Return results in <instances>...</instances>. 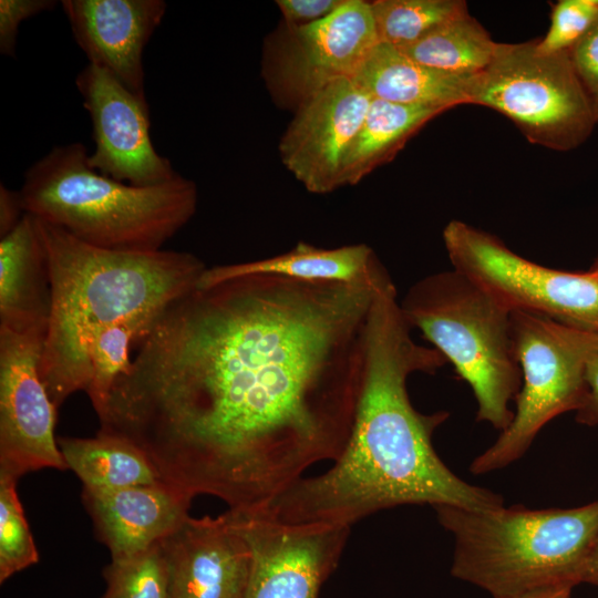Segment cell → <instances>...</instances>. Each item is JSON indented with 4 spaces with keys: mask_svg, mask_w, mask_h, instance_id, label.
Masks as SVG:
<instances>
[{
    "mask_svg": "<svg viewBox=\"0 0 598 598\" xmlns=\"http://www.w3.org/2000/svg\"><path fill=\"white\" fill-rule=\"evenodd\" d=\"M377 282L249 275L172 302L136 342L99 432L163 481L258 512L339 457L362 391Z\"/></svg>",
    "mask_w": 598,
    "mask_h": 598,
    "instance_id": "obj_1",
    "label": "cell"
},
{
    "mask_svg": "<svg viewBox=\"0 0 598 598\" xmlns=\"http://www.w3.org/2000/svg\"><path fill=\"white\" fill-rule=\"evenodd\" d=\"M411 332L390 280L372 305L363 385L344 448L328 471L301 477L261 513L288 524L351 526L400 505L475 511L505 505L501 494L465 482L437 455L432 437L450 413L419 412L408 379L416 372L433 374L446 360L416 343Z\"/></svg>",
    "mask_w": 598,
    "mask_h": 598,
    "instance_id": "obj_2",
    "label": "cell"
},
{
    "mask_svg": "<svg viewBox=\"0 0 598 598\" xmlns=\"http://www.w3.org/2000/svg\"><path fill=\"white\" fill-rule=\"evenodd\" d=\"M34 218L51 281L39 371L58 410L71 394L87 390L89 349L100 331L136 315L163 311L196 289L207 267L188 251L97 248Z\"/></svg>",
    "mask_w": 598,
    "mask_h": 598,
    "instance_id": "obj_3",
    "label": "cell"
},
{
    "mask_svg": "<svg viewBox=\"0 0 598 598\" xmlns=\"http://www.w3.org/2000/svg\"><path fill=\"white\" fill-rule=\"evenodd\" d=\"M79 143L54 146L24 173L23 208L91 246L162 250L195 215L196 184L178 174L164 184L135 186L101 174Z\"/></svg>",
    "mask_w": 598,
    "mask_h": 598,
    "instance_id": "obj_4",
    "label": "cell"
},
{
    "mask_svg": "<svg viewBox=\"0 0 598 598\" xmlns=\"http://www.w3.org/2000/svg\"><path fill=\"white\" fill-rule=\"evenodd\" d=\"M434 509L454 538L451 575L493 598L579 585L581 565L598 539V499L571 508Z\"/></svg>",
    "mask_w": 598,
    "mask_h": 598,
    "instance_id": "obj_5",
    "label": "cell"
},
{
    "mask_svg": "<svg viewBox=\"0 0 598 598\" xmlns=\"http://www.w3.org/2000/svg\"><path fill=\"white\" fill-rule=\"evenodd\" d=\"M400 307L412 330L417 329L470 385L476 421L504 431L522 385L511 312L454 269L417 280Z\"/></svg>",
    "mask_w": 598,
    "mask_h": 598,
    "instance_id": "obj_6",
    "label": "cell"
},
{
    "mask_svg": "<svg viewBox=\"0 0 598 598\" xmlns=\"http://www.w3.org/2000/svg\"><path fill=\"white\" fill-rule=\"evenodd\" d=\"M471 104L501 113L529 143L555 152L579 147L597 125L569 51L544 53L537 39L499 42L474 79Z\"/></svg>",
    "mask_w": 598,
    "mask_h": 598,
    "instance_id": "obj_7",
    "label": "cell"
},
{
    "mask_svg": "<svg viewBox=\"0 0 598 598\" xmlns=\"http://www.w3.org/2000/svg\"><path fill=\"white\" fill-rule=\"evenodd\" d=\"M511 324L522 385L511 424L472 461L475 475L523 457L542 429L564 413L577 412L586 394V362L598 333L526 312L511 313Z\"/></svg>",
    "mask_w": 598,
    "mask_h": 598,
    "instance_id": "obj_8",
    "label": "cell"
},
{
    "mask_svg": "<svg viewBox=\"0 0 598 598\" xmlns=\"http://www.w3.org/2000/svg\"><path fill=\"white\" fill-rule=\"evenodd\" d=\"M453 269L511 313L526 312L598 333V274L553 269L511 250L496 236L453 219L443 229Z\"/></svg>",
    "mask_w": 598,
    "mask_h": 598,
    "instance_id": "obj_9",
    "label": "cell"
},
{
    "mask_svg": "<svg viewBox=\"0 0 598 598\" xmlns=\"http://www.w3.org/2000/svg\"><path fill=\"white\" fill-rule=\"evenodd\" d=\"M378 43L370 2L346 0L315 23H282L266 41L262 74L276 100L297 109L329 84L354 79Z\"/></svg>",
    "mask_w": 598,
    "mask_h": 598,
    "instance_id": "obj_10",
    "label": "cell"
},
{
    "mask_svg": "<svg viewBox=\"0 0 598 598\" xmlns=\"http://www.w3.org/2000/svg\"><path fill=\"white\" fill-rule=\"evenodd\" d=\"M231 512L250 553L245 598H318L339 563L350 526L288 524L261 512Z\"/></svg>",
    "mask_w": 598,
    "mask_h": 598,
    "instance_id": "obj_11",
    "label": "cell"
},
{
    "mask_svg": "<svg viewBox=\"0 0 598 598\" xmlns=\"http://www.w3.org/2000/svg\"><path fill=\"white\" fill-rule=\"evenodd\" d=\"M44 339L0 328V474L17 481L68 468L54 436L58 410L39 371Z\"/></svg>",
    "mask_w": 598,
    "mask_h": 598,
    "instance_id": "obj_12",
    "label": "cell"
},
{
    "mask_svg": "<svg viewBox=\"0 0 598 598\" xmlns=\"http://www.w3.org/2000/svg\"><path fill=\"white\" fill-rule=\"evenodd\" d=\"M75 86L92 124V168L135 186L164 184L178 175L152 142L146 97L90 63L76 75Z\"/></svg>",
    "mask_w": 598,
    "mask_h": 598,
    "instance_id": "obj_13",
    "label": "cell"
},
{
    "mask_svg": "<svg viewBox=\"0 0 598 598\" xmlns=\"http://www.w3.org/2000/svg\"><path fill=\"white\" fill-rule=\"evenodd\" d=\"M352 78L336 81L296 109L279 143L283 165L313 194L341 187L343 165L371 104Z\"/></svg>",
    "mask_w": 598,
    "mask_h": 598,
    "instance_id": "obj_14",
    "label": "cell"
},
{
    "mask_svg": "<svg viewBox=\"0 0 598 598\" xmlns=\"http://www.w3.org/2000/svg\"><path fill=\"white\" fill-rule=\"evenodd\" d=\"M159 543L169 598H245L250 553L231 511L188 516Z\"/></svg>",
    "mask_w": 598,
    "mask_h": 598,
    "instance_id": "obj_15",
    "label": "cell"
},
{
    "mask_svg": "<svg viewBox=\"0 0 598 598\" xmlns=\"http://www.w3.org/2000/svg\"><path fill=\"white\" fill-rule=\"evenodd\" d=\"M74 41L96 65L145 95L143 52L162 23L164 0H63Z\"/></svg>",
    "mask_w": 598,
    "mask_h": 598,
    "instance_id": "obj_16",
    "label": "cell"
},
{
    "mask_svg": "<svg viewBox=\"0 0 598 598\" xmlns=\"http://www.w3.org/2000/svg\"><path fill=\"white\" fill-rule=\"evenodd\" d=\"M83 502L112 560L137 555L173 533L193 496L165 481L115 489L83 488Z\"/></svg>",
    "mask_w": 598,
    "mask_h": 598,
    "instance_id": "obj_17",
    "label": "cell"
},
{
    "mask_svg": "<svg viewBox=\"0 0 598 598\" xmlns=\"http://www.w3.org/2000/svg\"><path fill=\"white\" fill-rule=\"evenodd\" d=\"M51 281L35 218L24 214L0 238V328L19 334H47Z\"/></svg>",
    "mask_w": 598,
    "mask_h": 598,
    "instance_id": "obj_18",
    "label": "cell"
},
{
    "mask_svg": "<svg viewBox=\"0 0 598 598\" xmlns=\"http://www.w3.org/2000/svg\"><path fill=\"white\" fill-rule=\"evenodd\" d=\"M249 275H272L309 282L353 283L377 282L389 272L365 244L319 248L300 241L289 251L269 258L207 267L197 288Z\"/></svg>",
    "mask_w": 598,
    "mask_h": 598,
    "instance_id": "obj_19",
    "label": "cell"
},
{
    "mask_svg": "<svg viewBox=\"0 0 598 598\" xmlns=\"http://www.w3.org/2000/svg\"><path fill=\"white\" fill-rule=\"evenodd\" d=\"M476 75L439 71L412 60L395 47L378 43L354 79L374 99L448 111L471 104Z\"/></svg>",
    "mask_w": 598,
    "mask_h": 598,
    "instance_id": "obj_20",
    "label": "cell"
},
{
    "mask_svg": "<svg viewBox=\"0 0 598 598\" xmlns=\"http://www.w3.org/2000/svg\"><path fill=\"white\" fill-rule=\"evenodd\" d=\"M66 464L83 488L115 489L162 482L150 458L130 441L102 432L94 437H58Z\"/></svg>",
    "mask_w": 598,
    "mask_h": 598,
    "instance_id": "obj_21",
    "label": "cell"
},
{
    "mask_svg": "<svg viewBox=\"0 0 598 598\" xmlns=\"http://www.w3.org/2000/svg\"><path fill=\"white\" fill-rule=\"evenodd\" d=\"M442 109L392 103L372 97L367 116L346 158L341 186L355 185L391 161Z\"/></svg>",
    "mask_w": 598,
    "mask_h": 598,
    "instance_id": "obj_22",
    "label": "cell"
},
{
    "mask_svg": "<svg viewBox=\"0 0 598 598\" xmlns=\"http://www.w3.org/2000/svg\"><path fill=\"white\" fill-rule=\"evenodd\" d=\"M498 43L466 11L417 42L398 49L429 68L457 75H476L491 64Z\"/></svg>",
    "mask_w": 598,
    "mask_h": 598,
    "instance_id": "obj_23",
    "label": "cell"
},
{
    "mask_svg": "<svg viewBox=\"0 0 598 598\" xmlns=\"http://www.w3.org/2000/svg\"><path fill=\"white\" fill-rule=\"evenodd\" d=\"M161 312L126 318L94 337L89 349L92 377L85 392L97 416L103 413L116 380L132 362L131 347L145 334Z\"/></svg>",
    "mask_w": 598,
    "mask_h": 598,
    "instance_id": "obj_24",
    "label": "cell"
},
{
    "mask_svg": "<svg viewBox=\"0 0 598 598\" xmlns=\"http://www.w3.org/2000/svg\"><path fill=\"white\" fill-rule=\"evenodd\" d=\"M379 43L413 44L468 11L463 0H375L370 2Z\"/></svg>",
    "mask_w": 598,
    "mask_h": 598,
    "instance_id": "obj_25",
    "label": "cell"
},
{
    "mask_svg": "<svg viewBox=\"0 0 598 598\" xmlns=\"http://www.w3.org/2000/svg\"><path fill=\"white\" fill-rule=\"evenodd\" d=\"M104 575V598H169L168 569L161 543L132 557L111 560Z\"/></svg>",
    "mask_w": 598,
    "mask_h": 598,
    "instance_id": "obj_26",
    "label": "cell"
},
{
    "mask_svg": "<svg viewBox=\"0 0 598 598\" xmlns=\"http://www.w3.org/2000/svg\"><path fill=\"white\" fill-rule=\"evenodd\" d=\"M17 480L0 474V581L35 564L39 554L19 501Z\"/></svg>",
    "mask_w": 598,
    "mask_h": 598,
    "instance_id": "obj_27",
    "label": "cell"
},
{
    "mask_svg": "<svg viewBox=\"0 0 598 598\" xmlns=\"http://www.w3.org/2000/svg\"><path fill=\"white\" fill-rule=\"evenodd\" d=\"M598 21V0H558L551 4L550 24L537 39L544 53L569 51Z\"/></svg>",
    "mask_w": 598,
    "mask_h": 598,
    "instance_id": "obj_28",
    "label": "cell"
},
{
    "mask_svg": "<svg viewBox=\"0 0 598 598\" xmlns=\"http://www.w3.org/2000/svg\"><path fill=\"white\" fill-rule=\"evenodd\" d=\"M569 55L598 124V21L569 50Z\"/></svg>",
    "mask_w": 598,
    "mask_h": 598,
    "instance_id": "obj_29",
    "label": "cell"
},
{
    "mask_svg": "<svg viewBox=\"0 0 598 598\" xmlns=\"http://www.w3.org/2000/svg\"><path fill=\"white\" fill-rule=\"evenodd\" d=\"M52 0H0V52L16 55V43L22 21L55 6Z\"/></svg>",
    "mask_w": 598,
    "mask_h": 598,
    "instance_id": "obj_30",
    "label": "cell"
},
{
    "mask_svg": "<svg viewBox=\"0 0 598 598\" xmlns=\"http://www.w3.org/2000/svg\"><path fill=\"white\" fill-rule=\"evenodd\" d=\"M346 0H277L283 24L303 27L332 14Z\"/></svg>",
    "mask_w": 598,
    "mask_h": 598,
    "instance_id": "obj_31",
    "label": "cell"
},
{
    "mask_svg": "<svg viewBox=\"0 0 598 598\" xmlns=\"http://www.w3.org/2000/svg\"><path fill=\"white\" fill-rule=\"evenodd\" d=\"M586 394L576 412L578 423L598 425V338L589 352L585 370Z\"/></svg>",
    "mask_w": 598,
    "mask_h": 598,
    "instance_id": "obj_32",
    "label": "cell"
},
{
    "mask_svg": "<svg viewBox=\"0 0 598 598\" xmlns=\"http://www.w3.org/2000/svg\"><path fill=\"white\" fill-rule=\"evenodd\" d=\"M23 208L20 190H13L3 183L0 184V238L10 233L23 218Z\"/></svg>",
    "mask_w": 598,
    "mask_h": 598,
    "instance_id": "obj_33",
    "label": "cell"
},
{
    "mask_svg": "<svg viewBox=\"0 0 598 598\" xmlns=\"http://www.w3.org/2000/svg\"><path fill=\"white\" fill-rule=\"evenodd\" d=\"M573 589L571 585L560 584L496 598H570Z\"/></svg>",
    "mask_w": 598,
    "mask_h": 598,
    "instance_id": "obj_34",
    "label": "cell"
},
{
    "mask_svg": "<svg viewBox=\"0 0 598 598\" xmlns=\"http://www.w3.org/2000/svg\"><path fill=\"white\" fill-rule=\"evenodd\" d=\"M580 584L598 587V539L586 556L579 574Z\"/></svg>",
    "mask_w": 598,
    "mask_h": 598,
    "instance_id": "obj_35",
    "label": "cell"
},
{
    "mask_svg": "<svg viewBox=\"0 0 598 598\" xmlns=\"http://www.w3.org/2000/svg\"><path fill=\"white\" fill-rule=\"evenodd\" d=\"M591 270H594L596 274H598V257L596 258L592 267L590 268Z\"/></svg>",
    "mask_w": 598,
    "mask_h": 598,
    "instance_id": "obj_36",
    "label": "cell"
}]
</instances>
